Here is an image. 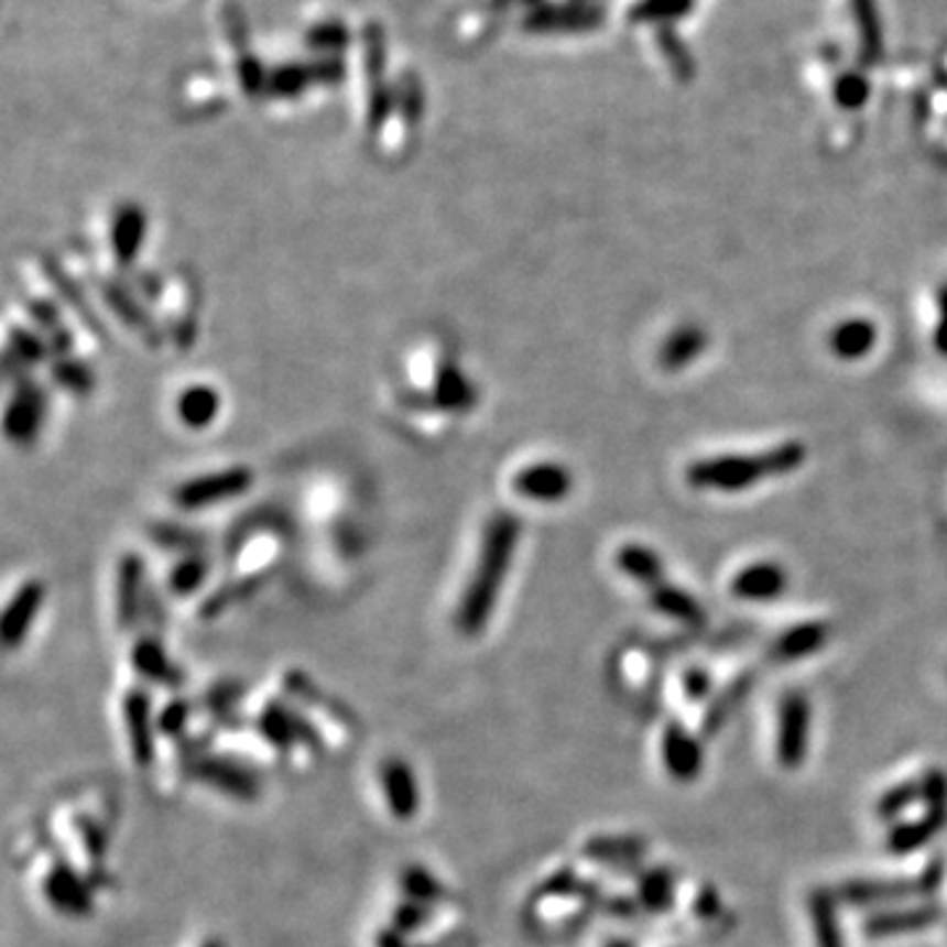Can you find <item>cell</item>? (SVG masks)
Returning a JSON list of instances; mask_svg holds the SVG:
<instances>
[{
	"instance_id": "1",
	"label": "cell",
	"mask_w": 947,
	"mask_h": 947,
	"mask_svg": "<svg viewBox=\"0 0 947 947\" xmlns=\"http://www.w3.org/2000/svg\"><path fill=\"white\" fill-rule=\"evenodd\" d=\"M519 537L521 521L513 513L500 511L487 521L479 556L474 560V572L466 581L461 603L456 608V627L466 638L482 632L492 611H496L500 587L509 577L513 556H516Z\"/></svg>"
},
{
	"instance_id": "2",
	"label": "cell",
	"mask_w": 947,
	"mask_h": 947,
	"mask_svg": "<svg viewBox=\"0 0 947 947\" xmlns=\"http://www.w3.org/2000/svg\"><path fill=\"white\" fill-rule=\"evenodd\" d=\"M808 461V448L797 439L755 453H727L693 461L685 469V482L703 492H742L769 479L787 477Z\"/></svg>"
},
{
	"instance_id": "3",
	"label": "cell",
	"mask_w": 947,
	"mask_h": 947,
	"mask_svg": "<svg viewBox=\"0 0 947 947\" xmlns=\"http://www.w3.org/2000/svg\"><path fill=\"white\" fill-rule=\"evenodd\" d=\"M943 863H929L916 879H856L840 890V897L850 905H874L895 903V900L913 895H932L937 884H943Z\"/></svg>"
},
{
	"instance_id": "4",
	"label": "cell",
	"mask_w": 947,
	"mask_h": 947,
	"mask_svg": "<svg viewBox=\"0 0 947 947\" xmlns=\"http://www.w3.org/2000/svg\"><path fill=\"white\" fill-rule=\"evenodd\" d=\"M250 487H253V471L248 466H232V469L200 474V477L182 482L174 490V503L182 511H200L208 505L240 498Z\"/></svg>"
},
{
	"instance_id": "5",
	"label": "cell",
	"mask_w": 947,
	"mask_h": 947,
	"mask_svg": "<svg viewBox=\"0 0 947 947\" xmlns=\"http://www.w3.org/2000/svg\"><path fill=\"white\" fill-rule=\"evenodd\" d=\"M810 703L803 693H787L780 703L776 719V761L784 769H801L808 755Z\"/></svg>"
},
{
	"instance_id": "6",
	"label": "cell",
	"mask_w": 947,
	"mask_h": 947,
	"mask_svg": "<svg viewBox=\"0 0 947 947\" xmlns=\"http://www.w3.org/2000/svg\"><path fill=\"white\" fill-rule=\"evenodd\" d=\"M384 32L379 24H367L363 26V61H367V83H369V108H367V121L369 130L379 132L384 127V121L392 113V92L388 83H384Z\"/></svg>"
},
{
	"instance_id": "7",
	"label": "cell",
	"mask_w": 947,
	"mask_h": 947,
	"mask_svg": "<svg viewBox=\"0 0 947 947\" xmlns=\"http://www.w3.org/2000/svg\"><path fill=\"white\" fill-rule=\"evenodd\" d=\"M572 471L553 461L524 466V469L513 474L516 496L534 500V503H558L572 492Z\"/></svg>"
},
{
	"instance_id": "8",
	"label": "cell",
	"mask_w": 947,
	"mask_h": 947,
	"mask_svg": "<svg viewBox=\"0 0 947 947\" xmlns=\"http://www.w3.org/2000/svg\"><path fill=\"white\" fill-rule=\"evenodd\" d=\"M47 409L45 392L32 382L19 384L17 395L6 411V437L17 445L35 443Z\"/></svg>"
},
{
	"instance_id": "9",
	"label": "cell",
	"mask_w": 947,
	"mask_h": 947,
	"mask_svg": "<svg viewBox=\"0 0 947 947\" xmlns=\"http://www.w3.org/2000/svg\"><path fill=\"white\" fill-rule=\"evenodd\" d=\"M45 603V585L43 581H24L17 595L6 606L3 621H0V634H3L6 651H13L26 640L32 624H35L40 608Z\"/></svg>"
},
{
	"instance_id": "10",
	"label": "cell",
	"mask_w": 947,
	"mask_h": 947,
	"mask_svg": "<svg viewBox=\"0 0 947 947\" xmlns=\"http://www.w3.org/2000/svg\"><path fill=\"white\" fill-rule=\"evenodd\" d=\"M663 766L676 782H695L703 771V748L682 723H668L663 732Z\"/></svg>"
},
{
	"instance_id": "11",
	"label": "cell",
	"mask_w": 947,
	"mask_h": 947,
	"mask_svg": "<svg viewBox=\"0 0 947 947\" xmlns=\"http://www.w3.org/2000/svg\"><path fill=\"white\" fill-rule=\"evenodd\" d=\"M829 638H831V627L827 621H805V624L787 629V632L771 642L769 658L776 663H793V661L808 658V655L821 651V647L829 642Z\"/></svg>"
},
{
	"instance_id": "12",
	"label": "cell",
	"mask_w": 947,
	"mask_h": 947,
	"mask_svg": "<svg viewBox=\"0 0 947 947\" xmlns=\"http://www.w3.org/2000/svg\"><path fill=\"white\" fill-rule=\"evenodd\" d=\"M732 595L740 600H774L787 590V572L771 560H758L734 574Z\"/></svg>"
},
{
	"instance_id": "13",
	"label": "cell",
	"mask_w": 947,
	"mask_h": 947,
	"mask_svg": "<svg viewBox=\"0 0 947 947\" xmlns=\"http://www.w3.org/2000/svg\"><path fill=\"white\" fill-rule=\"evenodd\" d=\"M943 918V911L937 905H922V908H908V911H888L871 916L863 924V932L869 937H897V935H913V932H924L929 926H935Z\"/></svg>"
},
{
	"instance_id": "14",
	"label": "cell",
	"mask_w": 947,
	"mask_h": 947,
	"mask_svg": "<svg viewBox=\"0 0 947 947\" xmlns=\"http://www.w3.org/2000/svg\"><path fill=\"white\" fill-rule=\"evenodd\" d=\"M100 293H104V301L111 306L113 314H117L127 327L138 331L148 345H159V327L151 322L148 311L140 306V301L130 293V290L121 287L117 282L106 280L100 282Z\"/></svg>"
},
{
	"instance_id": "15",
	"label": "cell",
	"mask_w": 947,
	"mask_h": 947,
	"mask_svg": "<svg viewBox=\"0 0 947 947\" xmlns=\"http://www.w3.org/2000/svg\"><path fill=\"white\" fill-rule=\"evenodd\" d=\"M145 229H148V216L138 203H127V206L119 208L117 219H113L111 242H113V255H117L121 266H130V263L138 259L142 240H145Z\"/></svg>"
},
{
	"instance_id": "16",
	"label": "cell",
	"mask_w": 947,
	"mask_h": 947,
	"mask_svg": "<svg viewBox=\"0 0 947 947\" xmlns=\"http://www.w3.org/2000/svg\"><path fill=\"white\" fill-rule=\"evenodd\" d=\"M879 340L877 324L869 319H848L840 322L829 335L831 353L842 361H858V358L869 356Z\"/></svg>"
},
{
	"instance_id": "17",
	"label": "cell",
	"mask_w": 947,
	"mask_h": 947,
	"mask_svg": "<svg viewBox=\"0 0 947 947\" xmlns=\"http://www.w3.org/2000/svg\"><path fill=\"white\" fill-rule=\"evenodd\" d=\"M124 721H127V729H130V742H132L134 761H138L140 766H148V763L153 761L151 700H148L145 695L140 693V689H132V693L127 695V700H124Z\"/></svg>"
},
{
	"instance_id": "18",
	"label": "cell",
	"mask_w": 947,
	"mask_h": 947,
	"mask_svg": "<svg viewBox=\"0 0 947 947\" xmlns=\"http://www.w3.org/2000/svg\"><path fill=\"white\" fill-rule=\"evenodd\" d=\"M142 560L138 553H124L117 572V613L121 627H132L140 616Z\"/></svg>"
},
{
	"instance_id": "19",
	"label": "cell",
	"mask_w": 947,
	"mask_h": 947,
	"mask_svg": "<svg viewBox=\"0 0 947 947\" xmlns=\"http://www.w3.org/2000/svg\"><path fill=\"white\" fill-rule=\"evenodd\" d=\"M382 787L390 810L398 818H411L418 808V790L411 769L403 761H390L382 769Z\"/></svg>"
},
{
	"instance_id": "20",
	"label": "cell",
	"mask_w": 947,
	"mask_h": 947,
	"mask_svg": "<svg viewBox=\"0 0 947 947\" xmlns=\"http://www.w3.org/2000/svg\"><path fill=\"white\" fill-rule=\"evenodd\" d=\"M947 827V816L945 814H932V810H926L922 818H916V821H903L895 824L888 837V848L890 852H895V856H908V852L924 848L926 842H932Z\"/></svg>"
},
{
	"instance_id": "21",
	"label": "cell",
	"mask_w": 947,
	"mask_h": 947,
	"mask_svg": "<svg viewBox=\"0 0 947 947\" xmlns=\"http://www.w3.org/2000/svg\"><path fill=\"white\" fill-rule=\"evenodd\" d=\"M647 592H651V606L658 613L668 616V619L682 621V624H687V627H700L703 621H706L703 606L693 598V595L682 590V587L668 585V581H661V585L651 587Z\"/></svg>"
},
{
	"instance_id": "22",
	"label": "cell",
	"mask_w": 947,
	"mask_h": 947,
	"mask_svg": "<svg viewBox=\"0 0 947 947\" xmlns=\"http://www.w3.org/2000/svg\"><path fill=\"white\" fill-rule=\"evenodd\" d=\"M219 392L208 388V384H193V388L182 392L177 401V416L189 429H206V426H211L214 418L219 416Z\"/></svg>"
},
{
	"instance_id": "23",
	"label": "cell",
	"mask_w": 947,
	"mask_h": 947,
	"mask_svg": "<svg viewBox=\"0 0 947 947\" xmlns=\"http://www.w3.org/2000/svg\"><path fill=\"white\" fill-rule=\"evenodd\" d=\"M616 566L621 568V574L632 577L640 585H645L647 590L663 581V560L655 551L647 545L629 543L616 553Z\"/></svg>"
},
{
	"instance_id": "24",
	"label": "cell",
	"mask_w": 947,
	"mask_h": 947,
	"mask_svg": "<svg viewBox=\"0 0 947 947\" xmlns=\"http://www.w3.org/2000/svg\"><path fill=\"white\" fill-rule=\"evenodd\" d=\"M708 335L700 327H682L668 340L661 345V367L668 371H679L698 361V356L706 350Z\"/></svg>"
},
{
	"instance_id": "25",
	"label": "cell",
	"mask_w": 947,
	"mask_h": 947,
	"mask_svg": "<svg viewBox=\"0 0 947 947\" xmlns=\"http://www.w3.org/2000/svg\"><path fill=\"white\" fill-rule=\"evenodd\" d=\"M132 663L145 679L159 682V685H179L182 679L177 666L166 658L164 647L151 638L138 640V645L132 647Z\"/></svg>"
},
{
	"instance_id": "26",
	"label": "cell",
	"mask_w": 947,
	"mask_h": 947,
	"mask_svg": "<svg viewBox=\"0 0 947 947\" xmlns=\"http://www.w3.org/2000/svg\"><path fill=\"white\" fill-rule=\"evenodd\" d=\"M750 687H753V676H740L727 689H721L716 700L708 706L706 716H703V734L719 732L723 723L732 719L734 710L745 703Z\"/></svg>"
},
{
	"instance_id": "27",
	"label": "cell",
	"mask_w": 947,
	"mask_h": 947,
	"mask_svg": "<svg viewBox=\"0 0 947 947\" xmlns=\"http://www.w3.org/2000/svg\"><path fill=\"white\" fill-rule=\"evenodd\" d=\"M810 924H814V935L818 947H845L840 924H837V905L835 897L827 890H818L810 895Z\"/></svg>"
},
{
	"instance_id": "28",
	"label": "cell",
	"mask_w": 947,
	"mask_h": 947,
	"mask_svg": "<svg viewBox=\"0 0 947 947\" xmlns=\"http://www.w3.org/2000/svg\"><path fill=\"white\" fill-rule=\"evenodd\" d=\"M308 85H314L308 64H282L269 74L266 92L276 100H290V98H297V95H303V90H306Z\"/></svg>"
},
{
	"instance_id": "29",
	"label": "cell",
	"mask_w": 947,
	"mask_h": 947,
	"mask_svg": "<svg viewBox=\"0 0 947 947\" xmlns=\"http://www.w3.org/2000/svg\"><path fill=\"white\" fill-rule=\"evenodd\" d=\"M640 900L647 911L666 913L674 900V879L666 869H653L640 879Z\"/></svg>"
},
{
	"instance_id": "30",
	"label": "cell",
	"mask_w": 947,
	"mask_h": 947,
	"mask_svg": "<svg viewBox=\"0 0 947 947\" xmlns=\"http://www.w3.org/2000/svg\"><path fill=\"white\" fill-rule=\"evenodd\" d=\"M350 43V32L340 19H327V22H316L308 30L306 45L311 51L322 53V56H337Z\"/></svg>"
},
{
	"instance_id": "31",
	"label": "cell",
	"mask_w": 947,
	"mask_h": 947,
	"mask_svg": "<svg viewBox=\"0 0 947 947\" xmlns=\"http://www.w3.org/2000/svg\"><path fill=\"white\" fill-rule=\"evenodd\" d=\"M208 574H211L208 558L203 556V553H193V556H185L179 560L177 568L172 572V577H168V585H172V590L177 595H193L195 590H200L203 581L208 579Z\"/></svg>"
},
{
	"instance_id": "32",
	"label": "cell",
	"mask_w": 947,
	"mask_h": 947,
	"mask_svg": "<svg viewBox=\"0 0 947 947\" xmlns=\"http://www.w3.org/2000/svg\"><path fill=\"white\" fill-rule=\"evenodd\" d=\"M51 374L64 390L74 392V395H87L95 388V374L92 369L83 361H74L69 356H58L53 361Z\"/></svg>"
},
{
	"instance_id": "33",
	"label": "cell",
	"mask_w": 947,
	"mask_h": 947,
	"mask_svg": "<svg viewBox=\"0 0 947 947\" xmlns=\"http://www.w3.org/2000/svg\"><path fill=\"white\" fill-rule=\"evenodd\" d=\"M585 852L598 861H638L645 852V840H640V837H606V840H592Z\"/></svg>"
},
{
	"instance_id": "34",
	"label": "cell",
	"mask_w": 947,
	"mask_h": 947,
	"mask_svg": "<svg viewBox=\"0 0 947 947\" xmlns=\"http://www.w3.org/2000/svg\"><path fill=\"white\" fill-rule=\"evenodd\" d=\"M592 17L590 13H577L568 9H543L534 11L532 17H526L524 26L532 32H547V30H581V26H590Z\"/></svg>"
},
{
	"instance_id": "35",
	"label": "cell",
	"mask_w": 947,
	"mask_h": 947,
	"mask_svg": "<svg viewBox=\"0 0 947 947\" xmlns=\"http://www.w3.org/2000/svg\"><path fill=\"white\" fill-rule=\"evenodd\" d=\"M53 350H51V342L45 340V337H37V335H32L30 329H11V350H9V358H6V361H11V363H19V367H26V363H37V361H45L47 356H51Z\"/></svg>"
},
{
	"instance_id": "36",
	"label": "cell",
	"mask_w": 947,
	"mask_h": 947,
	"mask_svg": "<svg viewBox=\"0 0 947 947\" xmlns=\"http://www.w3.org/2000/svg\"><path fill=\"white\" fill-rule=\"evenodd\" d=\"M151 537L159 543L164 551H185L187 556H193V553H200L203 547V534L185 530V526L179 524H166V521H161V524L151 526Z\"/></svg>"
},
{
	"instance_id": "37",
	"label": "cell",
	"mask_w": 947,
	"mask_h": 947,
	"mask_svg": "<svg viewBox=\"0 0 947 947\" xmlns=\"http://www.w3.org/2000/svg\"><path fill=\"white\" fill-rule=\"evenodd\" d=\"M916 801H922V790H918V782H903V784H897V787H892L890 793H884L882 797H879L877 816L884 818V821H895V818L903 814L905 808H911V805Z\"/></svg>"
},
{
	"instance_id": "38",
	"label": "cell",
	"mask_w": 947,
	"mask_h": 947,
	"mask_svg": "<svg viewBox=\"0 0 947 947\" xmlns=\"http://www.w3.org/2000/svg\"><path fill=\"white\" fill-rule=\"evenodd\" d=\"M47 895H51V900L58 905V908H66V911H85L87 905V895H83V890H79V884L74 882L69 871H58V874L51 877V882H47Z\"/></svg>"
},
{
	"instance_id": "39",
	"label": "cell",
	"mask_w": 947,
	"mask_h": 947,
	"mask_svg": "<svg viewBox=\"0 0 947 947\" xmlns=\"http://www.w3.org/2000/svg\"><path fill=\"white\" fill-rule=\"evenodd\" d=\"M47 276H51V282H53V287H56V293H61V297H66V301L72 303V308L77 311L79 319H83L87 324V327H90L92 331H98V335H100V324H98V319H95L92 308L87 306L85 297L79 295V290L74 287V284L69 282V276L61 274L56 266H51V263H47Z\"/></svg>"
},
{
	"instance_id": "40",
	"label": "cell",
	"mask_w": 947,
	"mask_h": 947,
	"mask_svg": "<svg viewBox=\"0 0 947 947\" xmlns=\"http://www.w3.org/2000/svg\"><path fill=\"white\" fill-rule=\"evenodd\" d=\"M918 790H922V801L926 805V810L947 816V776L943 771L939 769L926 771L922 782H918Z\"/></svg>"
},
{
	"instance_id": "41",
	"label": "cell",
	"mask_w": 947,
	"mask_h": 947,
	"mask_svg": "<svg viewBox=\"0 0 947 947\" xmlns=\"http://www.w3.org/2000/svg\"><path fill=\"white\" fill-rule=\"evenodd\" d=\"M311 77H314L316 85H340L345 79V64L342 58L337 56H322L316 61H311Z\"/></svg>"
},
{
	"instance_id": "42",
	"label": "cell",
	"mask_w": 947,
	"mask_h": 947,
	"mask_svg": "<svg viewBox=\"0 0 947 947\" xmlns=\"http://www.w3.org/2000/svg\"><path fill=\"white\" fill-rule=\"evenodd\" d=\"M203 774L208 776V782H216V784H221V787L225 790H232V793H250V782L246 780V776L240 774V771L237 769H232V766H211V763H208L206 769H203Z\"/></svg>"
},
{
	"instance_id": "43",
	"label": "cell",
	"mask_w": 947,
	"mask_h": 947,
	"mask_svg": "<svg viewBox=\"0 0 947 947\" xmlns=\"http://www.w3.org/2000/svg\"><path fill=\"white\" fill-rule=\"evenodd\" d=\"M685 693L689 700H703L710 693V676L703 668H689L685 674Z\"/></svg>"
},
{
	"instance_id": "44",
	"label": "cell",
	"mask_w": 947,
	"mask_h": 947,
	"mask_svg": "<svg viewBox=\"0 0 947 947\" xmlns=\"http://www.w3.org/2000/svg\"><path fill=\"white\" fill-rule=\"evenodd\" d=\"M935 342L943 353H947V290L943 293V297H939V322L935 331Z\"/></svg>"
},
{
	"instance_id": "45",
	"label": "cell",
	"mask_w": 947,
	"mask_h": 947,
	"mask_svg": "<svg viewBox=\"0 0 947 947\" xmlns=\"http://www.w3.org/2000/svg\"><path fill=\"white\" fill-rule=\"evenodd\" d=\"M695 911H698L703 918H710L714 913H719V895H716L714 890H703L698 903H695Z\"/></svg>"
},
{
	"instance_id": "46",
	"label": "cell",
	"mask_w": 947,
	"mask_h": 947,
	"mask_svg": "<svg viewBox=\"0 0 947 947\" xmlns=\"http://www.w3.org/2000/svg\"><path fill=\"white\" fill-rule=\"evenodd\" d=\"M608 947H634V945H629L627 939H616V943H611Z\"/></svg>"
}]
</instances>
